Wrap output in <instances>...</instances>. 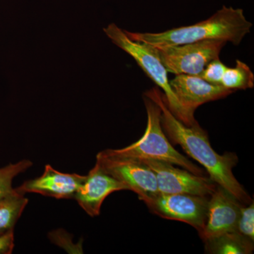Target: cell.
<instances>
[{
    "instance_id": "1",
    "label": "cell",
    "mask_w": 254,
    "mask_h": 254,
    "mask_svg": "<svg viewBox=\"0 0 254 254\" xmlns=\"http://www.w3.org/2000/svg\"><path fill=\"white\" fill-rule=\"evenodd\" d=\"M154 100L161 109V125L165 134L174 144H178L190 158L199 163L206 170L209 177L215 184L225 189L243 205L253 201L243 186L233 175V168L238 163L234 153L219 155L212 148L208 133L198 123L187 126L172 113L158 88L144 93Z\"/></svg>"
},
{
    "instance_id": "2",
    "label": "cell",
    "mask_w": 254,
    "mask_h": 254,
    "mask_svg": "<svg viewBox=\"0 0 254 254\" xmlns=\"http://www.w3.org/2000/svg\"><path fill=\"white\" fill-rule=\"evenodd\" d=\"M252 26L253 24L246 17L243 9L224 5L210 17L190 26L160 33L125 31L131 40L144 42L156 48L211 40L230 42L239 46L251 33Z\"/></svg>"
},
{
    "instance_id": "3",
    "label": "cell",
    "mask_w": 254,
    "mask_h": 254,
    "mask_svg": "<svg viewBox=\"0 0 254 254\" xmlns=\"http://www.w3.org/2000/svg\"><path fill=\"white\" fill-rule=\"evenodd\" d=\"M147 112V127L138 141L122 149H107L110 154L137 160H158L177 165L190 173L205 176L203 169L179 153L165 134L161 125V109L156 103L143 95Z\"/></svg>"
},
{
    "instance_id": "4",
    "label": "cell",
    "mask_w": 254,
    "mask_h": 254,
    "mask_svg": "<svg viewBox=\"0 0 254 254\" xmlns=\"http://www.w3.org/2000/svg\"><path fill=\"white\" fill-rule=\"evenodd\" d=\"M104 32L113 43L132 57L145 74L163 90L164 99L172 113L187 126L193 125L172 90L168 71L160 59L157 48L144 42L131 40L115 23L105 28Z\"/></svg>"
},
{
    "instance_id": "5",
    "label": "cell",
    "mask_w": 254,
    "mask_h": 254,
    "mask_svg": "<svg viewBox=\"0 0 254 254\" xmlns=\"http://www.w3.org/2000/svg\"><path fill=\"white\" fill-rule=\"evenodd\" d=\"M226 43L211 40L155 48L168 72L198 76L210 62L219 58Z\"/></svg>"
},
{
    "instance_id": "6",
    "label": "cell",
    "mask_w": 254,
    "mask_h": 254,
    "mask_svg": "<svg viewBox=\"0 0 254 254\" xmlns=\"http://www.w3.org/2000/svg\"><path fill=\"white\" fill-rule=\"evenodd\" d=\"M96 162L107 173L125 185L127 190L136 193L140 200L159 193L154 173L141 160L116 156L104 150L97 155Z\"/></svg>"
},
{
    "instance_id": "7",
    "label": "cell",
    "mask_w": 254,
    "mask_h": 254,
    "mask_svg": "<svg viewBox=\"0 0 254 254\" xmlns=\"http://www.w3.org/2000/svg\"><path fill=\"white\" fill-rule=\"evenodd\" d=\"M209 196L190 194H158L142 200L151 213L168 219L185 222L195 228L199 235L206 219Z\"/></svg>"
},
{
    "instance_id": "8",
    "label": "cell",
    "mask_w": 254,
    "mask_h": 254,
    "mask_svg": "<svg viewBox=\"0 0 254 254\" xmlns=\"http://www.w3.org/2000/svg\"><path fill=\"white\" fill-rule=\"evenodd\" d=\"M139 160L154 173L159 193L210 196L218 186L209 177L195 175L173 164L150 159Z\"/></svg>"
},
{
    "instance_id": "9",
    "label": "cell",
    "mask_w": 254,
    "mask_h": 254,
    "mask_svg": "<svg viewBox=\"0 0 254 254\" xmlns=\"http://www.w3.org/2000/svg\"><path fill=\"white\" fill-rule=\"evenodd\" d=\"M170 84L191 125L197 123L194 113L198 107L234 93L222 86L211 84L199 76L190 75H176Z\"/></svg>"
},
{
    "instance_id": "10",
    "label": "cell",
    "mask_w": 254,
    "mask_h": 254,
    "mask_svg": "<svg viewBox=\"0 0 254 254\" xmlns=\"http://www.w3.org/2000/svg\"><path fill=\"white\" fill-rule=\"evenodd\" d=\"M242 205L231 193L218 185L209 196L205 226L200 238L205 241L227 232L237 231Z\"/></svg>"
},
{
    "instance_id": "11",
    "label": "cell",
    "mask_w": 254,
    "mask_h": 254,
    "mask_svg": "<svg viewBox=\"0 0 254 254\" xmlns=\"http://www.w3.org/2000/svg\"><path fill=\"white\" fill-rule=\"evenodd\" d=\"M123 190H127L125 185L107 173L96 162L85 177L74 199L88 215L95 217L100 215L102 204L108 195Z\"/></svg>"
},
{
    "instance_id": "12",
    "label": "cell",
    "mask_w": 254,
    "mask_h": 254,
    "mask_svg": "<svg viewBox=\"0 0 254 254\" xmlns=\"http://www.w3.org/2000/svg\"><path fill=\"white\" fill-rule=\"evenodd\" d=\"M86 176L58 171L47 165L41 177L27 180L17 190L23 193H36L58 199H74Z\"/></svg>"
},
{
    "instance_id": "13",
    "label": "cell",
    "mask_w": 254,
    "mask_h": 254,
    "mask_svg": "<svg viewBox=\"0 0 254 254\" xmlns=\"http://www.w3.org/2000/svg\"><path fill=\"white\" fill-rule=\"evenodd\" d=\"M205 253L212 254H250L254 241L237 231L227 232L203 241Z\"/></svg>"
},
{
    "instance_id": "14",
    "label": "cell",
    "mask_w": 254,
    "mask_h": 254,
    "mask_svg": "<svg viewBox=\"0 0 254 254\" xmlns=\"http://www.w3.org/2000/svg\"><path fill=\"white\" fill-rule=\"evenodd\" d=\"M28 203L24 193L16 188L0 198V236L14 232L15 225Z\"/></svg>"
},
{
    "instance_id": "15",
    "label": "cell",
    "mask_w": 254,
    "mask_h": 254,
    "mask_svg": "<svg viewBox=\"0 0 254 254\" xmlns=\"http://www.w3.org/2000/svg\"><path fill=\"white\" fill-rule=\"evenodd\" d=\"M221 86L233 92L247 90L254 86V74L250 66L240 60L235 67H227L222 77Z\"/></svg>"
},
{
    "instance_id": "16",
    "label": "cell",
    "mask_w": 254,
    "mask_h": 254,
    "mask_svg": "<svg viewBox=\"0 0 254 254\" xmlns=\"http://www.w3.org/2000/svg\"><path fill=\"white\" fill-rule=\"evenodd\" d=\"M32 165L33 163L30 160H23L0 168V198L14 190L12 182L15 177L19 174L24 173Z\"/></svg>"
},
{
    "instance_id": "17",
    "label": "cell",
    "mask_w": 254,
    "mask_h": 254,
    "mask_svg": "<svg viewBox=\"0 0 254 254\" xmlns=\"http://www.w3.org/2000/svg\"><path fill=\"white\" fill-rule=\"evenodd\" d=\"M237 231L250 240L254 241V200L248 206L243 205L241 208L237 222Z\"/></svg>"
},
{
    "instance_id": "18",
    "label": "cell",
    "mask_w": 254,
    "mask_h": 254,
    "mask_svg": "<svg viewBox=\"0 0 254 254\" xmlns=\"http://www.w3.org/2000/svg\"><path fill=\"white\" fill-rule=\"evenodd\" d=\"M227 67L218 58L210 62L198 76L211 84L221 86L222 77Z\"/></svg>"
},
{
    "instance_id": "19",
    "label": "cell",
    "mask_w": 254,
    "mask_h": 254,
    "mask_svg": "<svg viewBox=\"0 0 254 254\" xmlns=\"http://www.w3.org/2000/svg\"><path fill=\"white\" fill-rule=\"evenodd\" d=\"M14 248V232L0 236V254H11Z\"/></svg>"
}]
</instances>
